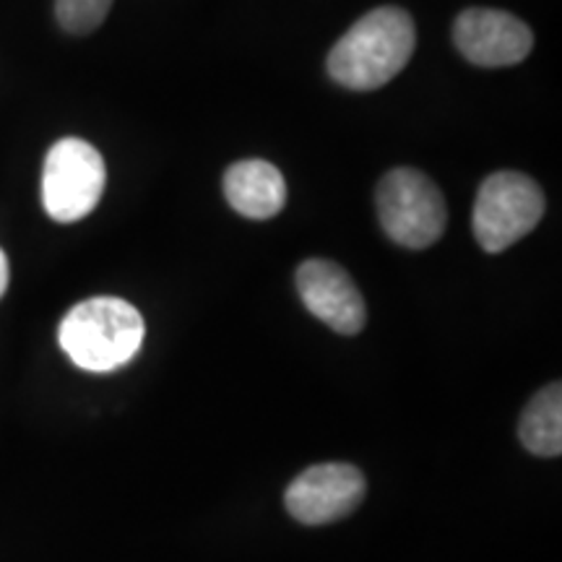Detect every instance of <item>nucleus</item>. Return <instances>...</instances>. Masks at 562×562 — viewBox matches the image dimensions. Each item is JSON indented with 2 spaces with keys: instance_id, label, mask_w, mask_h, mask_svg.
<instances>
[{
  "instance_id": "20e7f679",
  "label": "nucleus",
  "mask_w": 562,
  "mask_h": 562,
  "mask_svg": "<svg viewBox=\"0 0 562 562\" xmlns=\"http://www.w3.org/2000/svg\"><path fill=\"white\" fill-rule=\"evenodd\" d=\"M108 182L102 154L83 138H60L45 157L42 206L55 222L74 224L100 206Z\"/></svg>"
},
{
  "instance_id": "7ed1b4c3",
  "label": "nucleus",
  "mask_w": 562,
  "mask_h": 562,
  "mask_svg": "<svg viewBox=\"0 0 562 562\" xmlns=\"http://www.w3.org/2000/svg\"><path fill=\"white\" fill-rule=\"evenodd\" d=\"M378 216L396 245L425 250L442 237L448 209L440 188L412 167H396L378 186Z\"/></svg>"
},
{
  "instance_id": "0eeeda50",
  "label": "nucleus",
  "mask_w": 562,
  "mask_h": 562,
  "mask_svg": "<svg viewBox=\"0 0 562 562\" xmlns=\"http://www.w3.org/2000/svg\"><path fill=\"white\" fill-rule=\"evenodd\" d=\"M453 42L474 66L503 68L531 53L533 32L508 11L467 9L453 21Z\"/></svg>"
},
{
  "instance_id": "f257e3e1",
  "label": "nucleus",
  "mask_w": 562,
  "mask_h": 562,
  "mask_svg": "<svg viewBox=\"0 0 562 562\" xmlns=\"http://www.w3.org/2000/svg\"><path fill=\"white\" fill-rule=\"evenodd\" d=\"M417 32L404 9L383 5L357 21L328 53L331 79L355 91L381 89L412 60Z\"/></svg>"
},
{
  "instance_id": "9b49d317",
  "label": "nucleus",
  "mask_w": 562,
  "mask_h": 562,
  "mask_svg": "<svg viewBox=\"0 0 562 562\" xmlns=\"http://www.w3.org/2000/svg\"><path fill=\"white\" fill-rule=\"evenodd\" d=\"M112 0H55L58 24L70 34H89L108 19Z\"/></svg>"
},
{
  "instance_id": "f8f14e48",
  "label": "nucleus",
  "mask_w": 562,
  "mask_h": 562,
  "mask_svg": "<svg viewBox=\"0 0 562 562\" xmlns=\"http://www.w3.org/2000/svg\"><path fill=\"white\" fill-rule=\"evenodd\" d=\"M11 281V266H9V256H5L3 248H0V297H3L5 290H9Z\"/></svg>"
},
{
  "instance_id": "1a4fd4ad",
  "label": "nucleus",
  "mask_w": 562,
  "mask_h": 562,
  "mask_svg": "<svg viewBox=\"0 0 562 562\" xmlns=\"http://www.w3.org/2000/svg\"><path fill=\"white\" fill-rule=\"evenodd\" d=\"M224 195L248 220H273L286 203V182L271 161L245 159L224 172Z\"/></svg>"
},
{
  "instance_id": "6e6552de",
  "label": "nucleus",
  "mask_w": 562,
  "mask_h": 562,
  "mask_svg": "<svg viewBox=\"0 0 562 562\" xmlns=\"http://www.w3.org/2000/svg\"><path fill=\"white\" fill-rule=\"evenodd\" d=\"M297 292L302 305L336 334L355 336L368 323L362 292L339 263L326 261V258H311L300 263Z\"/></svg>"
},
{
  "instance_id": "423d86ee",
  "label": "nucleus",
  "mask_w": 562,
  "mask_h": 562,
  "mask_svg": "<svg viewBox=\"0 0 562 562\" xmlns=\"http://www.w3.org/2000/svg\"><path fill=\"white\" fill-rule=\"evenodd\" d=\"M368 492L362 472L351 463H318L292 480L284 492V505L294 521L323 526L347 518L360 508Z\"/></svg>"
},
{
  "instance_id": "9d476101",
  "label": "nucleus",
  "mask_w": 562,
  "mask_h": 562,
  "mask_svg": "<svg viewBox=\"0 0 562 562\" xmlns=\"http://www.w3.org/2000/svg\"><path fill=\"white\" fill-rule=\"evenodd\" d=\"M518 438L526 451L542 459L562 453V385L550 383L526 404L518 422Z\"/></svg>"
},
{
  "instance_id": "f03ea898",
  "label": "nucleus",
  "mask_w": 562,
  "mask_h": 562,
  "mask_svg": "<svg viewBox=\"0 0 562 562\" xmlns=\"http://www.w3.org/2000/svg\"><path fill=\"white\" fill-rule=\"evenodd\" d=\"M144 334V318L131 302L91 297L70 307L60 323L58 341L76 368L112 372L138 355Z\"/></svg>"
},
{
  "instance_id": "39448f33",
  "label": "nucleus",
  "mask_w": 562,
  "mask_h": 562,
  "mask_svg": "<svg viewBox=\"0 0 562 562\" xmlns=\"http://www.w3.org/2000/svg\"><path fill=\"white\" fill-rule=\"evenodd\" d=\"M544 193L521 172H495L482 182L474 203V237L487 252H503L537 229Z\"/></svg>"
}]
</instances>
